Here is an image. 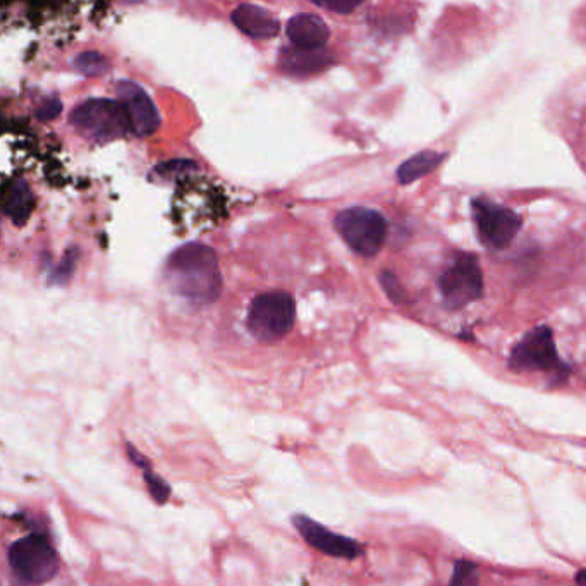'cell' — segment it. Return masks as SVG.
Masks as SVG:
<instances>
[{
  "label": "cell",
  "mask_w": 586,
  "mask_h": 586,
  "mask_svg": "<svg viewBox=\"0 0 586 586\" xmlns=\"http://www.w3.org/2000/svg\"><path fill=\"white\" fill-rule=\"evenodd\" d=\"M165 282L172 293L188 300L202 303L217 300L222 277L215 251L202 243L181 246L165 263Z\"/></svg>",
  "instance_id": "cell-1"
},
{
  "label": "cell",
  "mask_w": 586,
  "mask_h": 586,
  "mask_svg": "<svg viewBox=\"0 0 586 586\" xmlns=\"http://www.w3.org/2000/svg\"><path fill=\"white\" fill-rule=\"evenodd\" d=\"M296 320V303L291 294L282 291L258 294L251 301L246 325L251 336L263 344L281 341Z\"/></svg>",
  "instance_id": "cell-2"
},
{
  "label": "cell",
  "mask_w": 586,
  "mask_h": 586,
  "mask_svg": "<svg viewBox=\"0 0 586 586\" xmlns=\"http://www.w3.org/2000/svg\"><path fill=\"white\" fill-rule=\"evenodd\" d=\"M69 121L81 136L100 143L123 138L131 131L123 105L110 98L86 100L73 110Z\"/></svg>",
  "instance_id": "cell-3"
},
{
  "label": "cell",
  "mask_w": 586,
  "mask_h": 586,
  "mask_svg": "<svg viewBox=\"0 0 586 586\" xmlns=\"http://www.w3.org/2000/svg\"><path fill=\"white\" fill-rule=\"evenodd\" d=\"M9 564L19 580L28 585L47 583L61 568V561L49 538L38 533L19 538L9 547Z\"/></svg>",
  "instance_id": "cell-4"
},
{
  "label": "cell",
  "mask_w": 586,
  "mask_h": 586,
  "mask_svg": "<svg viewBox=\"0 0 586 586\" xmlns=\"http://www.w3.org/2000/svg\"><path fill=\"white\" fill-rule=\"evenodd\" d=\"M334 226L344 243L365 258L375 257L387 238V220L372 208H346L336 215Z\"/></svg>",
  "instance_id": "cell-5"
},
{
  "label": "cell",
  "mask_w": 586,
  "mask_h": 586,
  "mask_svg": "<svg viewBox=\"0 0 586 586\" xmlns=\"http://www.w3.org/2000/svg\"><path fill=\"white\" fill-rule=\"evenodd\" d=\"M440 294L449 310H461L483 294V275L478 258L456 253L439 279Z\"/></svg>",
  "instance_id": "cell-6"
},
{
  "label": "cell",
  "mask_w": 586,
  "mask_h": 586,
  "mask_svg": "<svg viewBox=\"0 0 586 586\" xmlns=\"http://www.w3.org/2000/svg\"><path fill=\"white\" fill-rule=\"evenodd\" d=\"M471 212L478 239L487 250H506L523 226V219L514 210L489 198H475L471 202Z\"/></svg>",
  "instance_id": "cell-7"
},
{
  "label": "cell",
  "mask_w": 586,
  "mask_h": 586,
  "mask_svg": "<svg viewBox=\"0 0 586 586\" xmlns=\"http://www.w3.org/2000/svg\"><path fill=\"white\" fill-rule=\"evenodd\" d=\"M509 367L516 372H552L568 373L557 355L554 332L547 325H540L530 330L521 341L514 346L509 356Z\"/></svg>",
  "instance_id": "cell-8"
},
{
  "label": "cell",
  "mask_w": 586,
  "mask_h": 586,
  "mask_svg": "<svg viewBox=\"0 0 586 586\" xmlns=\"http://www.w3.org/2000/svg\"><path fill=\"white\" fill-rule=\"evenodd\" d=\"M117 102L124 107L131 133L145 138L159 129V110L153 104L150 95L140 85H136L133 81H121L117 85Z\"/></svg>",
  "instance_id": "cell-9"
},
{
  "label": "cell",
  "mask_w": 586,
  "mask_h": 586,
  "mask_svg": "<svg viewBox=\"0 0 586 586\" xmlns=\"http://www.w3.org/2000/svg\"><path fill=\"white\" fill-rule=\"evenodd\" d=\"M293 523L301 537L308 542V545H312L313 549H317L318 552H322L325 556L353 561V559L363 554V549H361V545L356 540L330 532L325 526L313 521L312 518H308L305 514H296L293 518Z\"/></svg>",
  "instance_id": "cell-10"
},
{
  "label": "cell",
  "mask_w": 586,
  "mask_h": 586,
  "mask_svg": "<svg viewBox=\"0 0 586 586\" xmlns=\"http://www.w3.org/2000/svg\"><path fill=\"white\" fill-rule=\"evenodd\" d=\"M231 21L238 26L239 31L245 35L258 40H269L279 35L281 23L275 18L274 14L253 4H243L236 7L231 14Z\"/></svg>",
  "instance_id": "cell-11"
},
{
  "label": "cell",
  "mask_w": 586,
  "mask_h": 586,
  "mask_svg": "<svg viewBox=\"0 0 586 586\" xmlns=\"http://www.w3.org/2000/svg\"><path fill=\"white\" fill-rule=\"evenodd\" d=\"M287 38L298 49H324L329 40V26L317 14H296L287 23Z\"/></svg>",
  "instance_id": "cell-12"
},
{
  "label": "cell",
  "mask_w": 586,
  "mask_h": 586,
  "mask_svg": "<svg viewBox=\"0 0 586 586\" xmlns=\"http://www.w3.org/2000/svg\"><path fill=\"white\" fill-rule=\"evenodd\" d=\"M281 68L289 74L296 76H308V74L318 73L329 68L332 64V54L325 49H291L282 50Z\"/></svg>",
  "instance_id": "cell-13"
},
{
  "label": "cell",
  "mask_w": 586,
  "mask_h": 586,
  "mask_svg": "<svg viewBox=\"0 0 586 586\" xmlns=\"http://www.w3.org/2000/svg\"><path fill=\"white\" fill-rule=\"evenodd\" d=\"M2 205L4 214L13 220L14 224L23 226L30 219L31 212L35 208V196L31 188L23 179H11L4 183L2 190Z\"/></svg>",
  "instance_id": "cell-14"
},
{
  "label": "cell",
  "mask_w": 586,
  "mask_h": 586,
  "mask_svg": "<svg viewBox=\"0 0 586 586\" xmlns=\"http://www.w3.org/2000/svg\"><path fill=\"white\" fill-rule=\"evenodd\" d=\"M446 157V153L432 152V150L416 153L397 169V179L401 184L415 183L418 179L428 176L430 172H434L446 160Z\"/></svg>",
  "instance_id": "cell-15"
},
{
  "label": "cell",
  "mask_w": 586,
  "mask_h": 586,
  "mask_svg": "<svg viewBox=\"0 0 586 586\" xmlns=\"http://www.w3.org/2000/svg\"><path fill=\"white\" fill-rule=\"evenodd\" d=\"M74 68H76V71H80L81 74L93 78V76H100V74H104L107 71L109 61L98 52H85V54H80L74 59Z\"/></svg>",
  "instance_id": "cell-16"
},
{
  "label": "cell",
  "mask_w": 586,
  "mask_h": 586,
  "mask_svg": "<svg viewBox=\"0 0 586 586\" xmlns=\"http://www.w3.org/2000/svg\"><path fill=\"white\" fill-rule=\"evenodd\" d=\"M480 585V574L478 568L470 561H458L452 571L451 583L449 586H478Z\"/></svg>",
  "instance_id": "cell-17"
},
{
  "label": "cell",
  "mask_w": 586,
  "mask_h": 586,
  "mask_svg": "<svg viewBox=\"0 0 586 586\" xmlns=\"http://www.w3.org/2000/svg\"><path fill=\"white\" fill-rule=\"evenodd\" d=\"M145 473V482H147L148 492L152 495L153 499L157 504H165L171 497V489L169 485L153 473L152 468L150 470L143 471Z\"/></svg>",
  "instance_id": "cell-18"
},
{
  "label": "cell",
  "mask_w": 586,
  "mask_h": 586,
  "mask_svg": "<svg viewBox=\"0 0 586 586\" xmlns=\"http://www.w3.org/2000/svg\"><path fill=\"white\" fill-rule=\"evenodd\" d=\"M380 284L384 287L385 294L391 298V301H394L396 305H403L408 301V296L404 293L403 286L399 284L397 281L396 275L389 272V270H384L382 274H380Z\"/></svg>",
  "instance_id": "cell-19"
},
{
  "label": "cell",
  "mask_w": 586,
  "mask_h": 586,
  "mask_svg": "<svg viewBox=\"0 0 586 586\" xmlns=\"http://www.w3.org/2000/svg\"><path fill=\"white\" fill-rule=\"evenodd\" d=\"M80 257V253L76 248H71V250L66 251V255L62 258L61 265L54 270V277H52V282H57V284H66V282L71 279V274H73L74 267H76V260Z\"/></svg>",
  "instance_id": "cell-20"
},
{
  "label": "cell",
  "mask_w": 586,
  "mask_h": 586,
  "mask_svg": "<svg viewBox=\"0 0 586 586\" xmlns=\"http://www.w3.org/2000/svg\"><path fill=\"white\" fill-rule=\"evenodd\" d=\"M62 104L61 100L57 97H50L43 102L40 107L37 109V116L38 121H43V123H49V121H54L55 117L61 114Z\"/></svg>",
  "instance_id": "cell-21"
},
{
  "label": "cell",
  "mask_w": 586,
  "mask_h": 586,
  "mask_svg": "<svg viewBox=\"0 0 586 586\" xmlns=\"http://www.w3.org/2000/svg\"><path fill=\"white\" fill-rule=\"evenodd\" d=\"M315 6L327 9V11H334V13L349 14L360 6V2H317L315 0Z\"/></svg>",
  "instance_id": "cell-22"
},
{
  "label": "cell",
  "mask_w": 586,
  "mask_h": 586,
  "mask_svg": "<svg viewBox=\"0 0 586 586\" xmlns=\"http://www.w3.org/2000/svg\"><path fill=\"white\" fill-rule=\"evenodd\" d=\"M576 583L586 586V569H581L580 573L576 574Z\"/></svg>",
  "instance_id": "cell-23"
}]
</instances>
